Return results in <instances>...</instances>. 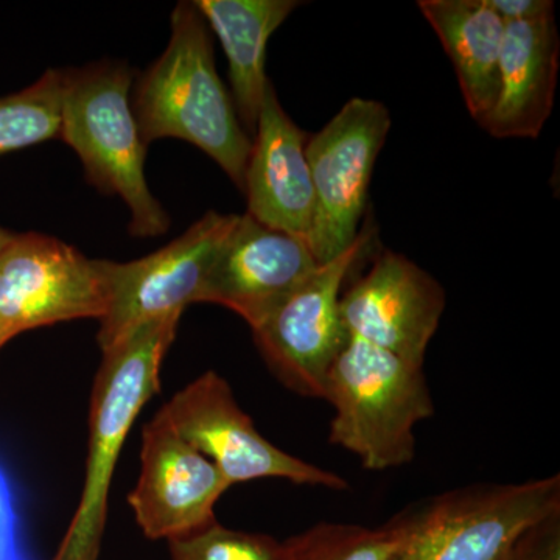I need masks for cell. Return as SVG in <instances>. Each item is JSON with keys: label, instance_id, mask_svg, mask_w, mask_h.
I'll use <instances>...</instances> for the list:
<instances>
[{"label": "cell", "instance_id": "cell-1", "mask_svg": "<svg viewBox=\"0 0 560 560\" xmlns=\"http://www.w3.org/2000/svg\"><path fill=\"white\" fill-rule=\"evenodd\" d=\"M132 94L147 147L165 138L186 140L243 191L253 140L217 72L210 31L194 2L175 7L167 49L139 77Z\"/></svg>", "mask_w": 560, "mask_h": 560}, {"label": "cell", "instance_id": "cell-2", "mask_svg": "<svg viewBox=\"0 0 560 560\" xmlns=\"http://www.w3.org/2000/svg\"><path fill=\"white\" fill-rule=\"evenodd\" d=\"M179 319L180 315H171L151 320L102 350L91 393L83 489L54 560L101 556L117 460L140 411L160 393L162 361L175 341Z\"/></svg>", "mask_w": 560, "mask_h": 560}, {"label": "cell", "instance_id": "cell-3", "mask_svg": "<svg viewBox=\"0 0 560 560\" xmlns=\"http://www.w3.org/2000/svg\"><path fill=\"white\" fill-rule=\"evenodd\" d=\"M324 399L335 410L330 444L374 471L410 464L415 429L434 415L422 364L350 335L331 364Z\"/></svg>", "mask_w": 560, "mask_h": 560}, {"label": "cell", "instance_id": "cell-4", "mask_svg": "<svg viewBox=\"0 0 560 560\" xmlns=\"http://www.w3.org/2000/svg\"><path fill=\"white\" fill-rule=\"evenodd\" d=\"M61 138L79 154L90 184L130 209V234L160 237L171 217L145 178L147 145L131 103L132 72L116 61L62 70Z\"/></svg>", "mask_w": 560, "mask_h": 560}, {"label": "cell", "instance_id": "cell-5", "mask_svg": "<svg viewBox=\"0 0 560 560\" xmlns=\"http://www.w3.org/2000/svg\"><path fill=\"white\" fill-rule=\"evenodd\" d=\"M560 512V477L474 485L397 515L401 541L390 560H503L530 526Z\"/></svg>", "mask_w": 560, "mask_h": 560}, {"label": "cell", "instance_id": "cell-6", "mask_svg": "<svg viewBox=\"0 0 560 560\" xmlns=\"http://www.w3.org/2000/svg\"><path fill=\"white\" fill-rule=\"evenodd\" d=\"M390 130L381 102L353 97L307 139L315 213L308 246L318 264L349 248L360 234L375 161Z\"/></svg>", "mask_w": 560, "mask_h": 560}, {"label": "cell", "instance_id": "cell-7", "mask_svg": "<svg viewBox=\"0 0 560 560\" xmlns=\"http://www.w3.org/2000/svg\"><path fill=\"white\" fill-rule=\"evenodd\" d=\"M372 237V228L361 230L348 249L319 264L300 289L253 329L272 374L302 397L326 396L327 375L349 338L340 313L342 285L370 249Z\"/></svg>", "mask_w": 560, "mask_h": 560}, {"label": "cell", "instance_id": "cell-8", "mask_svg": "<svg viewBox=\"0 0 560 560\" xmlns=\"http://www.w3.org/2000/svg\"><path fill=\"white\" fill-rule=\"evenodd\" d=\"M160 411L191 447L215 464L230 486L279 478L312 488H349L340 475L265 440L235 400L230 383L215 371L184 386Z\"/></svg>", "mask_w": 560, "mask_h": 560}, {"label": "cell", "instance_id": "cell-9", "mask_svg": "<svg viewBox=\"0 0 560 560\" xmlns=\"http://www.w3.org/2000/svg\"><path fill=\"white\" fill-rule=\"evenodd\" d=\"M108 302L105 260L68 243L25 232L0 253V337L75 319H97Z\"/></svg>", "mask_w": 560, "mask_h": 560}, {"label": "cell", "instance_id": "cell-10", "mask_svg": "<svg viewBox=\"0 0 560 560\" xmlns=\"http://www.w3.org/2000/svg\"><path fill=\"white\" fill-rule=\"evenodd\" d=\"M237 215L210 210L164 248L142 259L105 260L108 302L97 341L102 350L132 330L200 302L202 285L221 242Z\"/></svg>", "mask_w": 560, "mask_h": 560}, {"label": "cell", "instance_id": "cell-11", "mask_svg": "<svg viewBox=\"0 0 560 560\" xmlns=\"http://www.w3.org/2000/svg\"><path fill=\"white\" fill-rule=\"evenodd\" d=\"M230 488L215 464L191 447L161 411L143 425L139 480L128 501L149 539L179 540L209 528Z\"/></svg>", "mask_w": 560, "mask_h": 560}, {"label": "cell", "instance_id": "cell-12", "mask_svg": "<svg viewBox=\"0 0 560 560\" xmlns=\"http://www.w3.org/2000/svg\"><path fill=\"white\" fill-rule=\"evenodd\" d=\"M444 311L441 283L393 250L382 253L340 300L342 326L350 337L418 364H423Z\"/></svg>", "mask_w": 560, "mask_h": 560}, {"label": "cell", "instance_id": "cell-13", "mask_svg": "<svg viewBox=\"0 0 560 560\" xmlns=\"http://www.w3.org/2000/svg\"><path fill=\"white\" fill-rule=\"evenodd\" d=\"M311 246L271 230L248 213L237 215L210 265L200 302L237 313L250 330L260 326L318 268Z\"/></svg>", "mask_w": 560, "mask_h": 560}, {"label": "cell", "instance_id": "cell-14", "mask_svg": "<svg viewBox=\"0 0 560 560\" xmlns=\"http://www.w3.org/2000/svg\"><path fill=\"white\" fill-rule=\"evenodd\" d=\"M250 147L243 194L254 220L308 245L315 195L305 145L308 136L290 119L268 86Z\"/></svg>", "mask_w": 560, "mask_h": 560}, {"label": "cell", "instance_id": "cell-15", "mask_svg": "<svg viewBox=\"0 0 560 560\" xmlns=\"http://www.w3.org/2000/svg\"><path fill=\"white\" fill-rule=\"evenodd\" d=\"M560 39L556 18L506 25L499 94L480 125L497 139H536L550 119L558 84Z\"/></svg>", "mask_w": 560, "mask_h": 560}, {"label": "cell", "instance_id": "cell-16", "mask_svg": "<svg viewBox=\"0 0 560 560\" xmlns=\"http://www.w3.org/2000/svg\"><path fill=\"white\" fill-rule=\"evenodd\" d=\"M194 3L226 55L231 97L238 119L254 131L271 84L265 72L268 40L301 3L294 0H197Z\"/></svg>", "mask_w": 560, "mask_h": 560}, {"label": "cell", "instance_id": "cell-17", "mask_svg": "<svg viewBox=\"0 0 560 560\" xmlns=\"http://www.w3.org/2000/svg\"><path fill=\"white\" fill-rule=\"evenodd\" d=\"M418 7L451 58L471 119L481 125L499 94L506 24L486 0H419Z\"/></svg>", "mask_w": 560, "mask_h": 560}, {"label": "cell", "instance_id": "cell-18", "mask_svg": "<svg viewBox=\"0 0 560 560\" xmlns=\"http://www.w3.org/2000/svg\"><path fill=\"white\" fill-rule=\"evenodd\" d=\"M65 72L49 69L32 86L0 97V156L61 138Z\"/></svg>", "mask_w": 560, "mask_h": 560}, {"label": "cell", "instance_id": "cell-19", "mask_svg": "<svg viewBox=\"0 0 560 560\" xmlns=\"http://www.w3.org/2000/svg\"><path fill=\"white\" fill-rule=\"evenodd\" d=\"M397 517L382 528L318 523L287 540L290 560H390L401 541Z\"/></svg>", "mask_w": 560, "mask_h": 560}, {"label": "cell", "instance_id": "cell-20", "mask_svg": "<svg viewBox=\"0 0 560 560\" xmlns=\"http://www.w3.org/2000/svg\"><path fill=\"white\" fill-rule=\"evenodd\" d=\"M172 560H290L285 541L213 523L209 528L168 541Z\"/></svg>", "mask_w": 560, "mask_h": 560}, {"label": "cell", "instance_id": "cell-21", "mask_svg": "<svg viewBox=\"0 0 560 560\" xmlns=\"http://www.w3.org/2000/svg\"><path fill=\"white\" fill-rule=\"evenodd\" d=\"M0 560H35L22 534L13 486L2 467H0Z\"/></svg>", "mask_w": 560, "mask_h": 560}, {"label": "cell", "instance_id": "cell-22", "mask_svg": "<svg viewBox=\"0 0 560 560\" xmlns=\"http://www.w3.org/2000/svg\"><path fill=\"white\" fill-rule=\"evenodd\" d=\"M503 560H560V512L526 529Z\"/></svg>", "mask_w": 560, "mask_h": 560}, {"label": "cell", "instance_id": "cell-23", "mask_svg": "<svg viewBox=\"0 0 560 560\" xmlns=\"http://www.w3.org/2000/svg\"><path fill=\"white\" fill-rule=\"evenodd\" d=\"M504 24L529 22L555 16V2L551 0H486Z\"/></svg>", "mask_w": 560, "mask_h": 560}, {"label": "cell", "instance_id": "cell-24", "mask_svg": "<svg viewBox=\"0 0 560 560\" xmlns=\"http://www.w3.org/2000/svg\"><path fill=\"white\" fill-rule=\"evenodd\" d=\"M14 232H10L7 230H3L2 226H0V253H2V249L5 248L7 243L11 241V237H13Z\"/></svg>", "mask_w": 560, "mask_h": 560}, {"label": "cell", "instance_id": "cell-25", "mask_svg": "<svg viewBox=\"0 0 560 560\" xmlns=\"http://www.w3.org/2000/svg\"><path fill=\"white\" fill-rule=\"evenodd\" d=\"M5 345H7V341H5V340H3V338H2V337H0V349H2V348H3V346H5Z\"/></svg>", "mask_w": 560, "mask_h": 560}]
</instances>
